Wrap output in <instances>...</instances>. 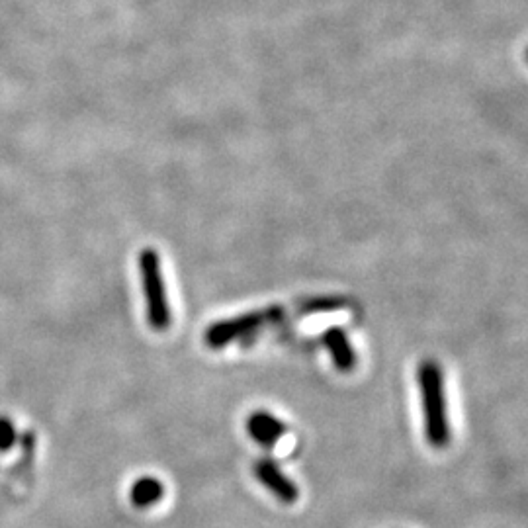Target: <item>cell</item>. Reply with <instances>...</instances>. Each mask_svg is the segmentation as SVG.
I'll return each instance as SVG.
<instances>
[{"label": "cell", "mask_w": 528, "mask_h": 528, "mask_svg": "<svg viewBox=\"0 0 528 528\" xmlns=\"http://www.w3.org/2000/svg\"><path fill=\"white\" fill-rule=\"evenodd\" d=\"M417 382H419L421 403H423L425 437L431 446L444 448L450 442L452 429L448 421L444 378H442L439 364L435 360H425L417 370Z\"/></svg>", "instance_id": "cell-1"}, {"label": "cell", "mask_w": 528, "mask_h": 528, "mask_svg": "<svg viewBox=\"0 0 528 528\" xmlns=\"http://www.w3.org/2000/svg\"><path fill=\"white\" fill-rule=\"evenodd\" d=\"M139 274H141V286L145 296V309H147V321L155 331H167L173 323V311L169 304L163 270H161V259L155 249H143L139 255Z\"/></svg>", "instance_id": "cell-2"}, {"label": "cell", "mask_w": 528, "mask_h": 528, "mask_svg": "<svg viewBox=\"0 0 528 528\" xmlns=\"http://www.w3.org/2000/svg\"><path fill=\"white\" fill-rule=\"evenodd\" d=\"M288 313L286 309L280 306H272V308L257 309V311H249V313H241L237 317H229V319H221L218 323H212L204 335V341L208 343V347L212 349H221L227 347L233 341L239 339H247L255 333H259L264 325L276 323L280 319H284Z\"/></svg>", "instance_id": "cell-3"}, {"label": "cell", "mask_w": 528, "mask_h": 528, "mask_svg": "<svg viewBox=\"0 0 528 528\" xmlns=\"http://www.w3.org/2000/svg\"><path fill=\"white\" fill-rule=\"evenodd\" d=\"M255 478L261 482V484L274 495L278 497L282 503L286 505H292L298 501L300 497V491H298V485L294 484L284 472L282 468L274 462V460H259L255 464Z\"/></svg>", "instance_id": "cell-4"}, {"label": "cell", "mask_w": 528, "mask_h": 528, "mask_svg": "<svg viewBox=\"0 0 528 528\" xmlns=\"http://www.w3.org/2000/svg\"><path fill=\"white\" fill-rule=\"evenodd\" d=\"M325 349L331 354V360L337 370L351 372L356 366V352L352 349L351 339L343 327H329L321 337Z\"/></svg>", "instance_id": "cell-5"}, {"label": "cell", "mask_w": 528, "mask_h": 528, "mask_svg": "<svg viewBox=\"0 0 528 528\" xmlns=\"http://www.w3.org/2000/svg\"><path fill=\"white\" fill-rule=\"evenodd\" d=\"M249 435L263 446H274L286 435V425L268 411H255L247 421Z\"/></svg>", "instance_id": "cell-6"}, {"label": "cell", "mask_w": 528, "mask_h": 528, "mask_svg": "<svg viewBox=\"0 0 528 528\" xmlns=\"http://www.w3.org/2000/svg\"><path fill=\"white\" fill-rule=\"evenodd\" d=\"M163 493H165V487H163V484L157 478L143 476L137 482H133L130 499H132L135 507L145 509V507L155 505L163 497Z\"/></svg>", "instance_id": "cell-7"}, {"label": "cell", "mask_w": 528, "mask_h": 528, "mask_svg": "<svg viewBox=\"0 0 528 528\" xmlns=\"http://www.w3.org/2000/svg\"><path fill=\"white\" fill-rule=\"evenodd\" d=\"M16 444V427L8 417H0V452H8Z\"/></svg>", "instance_id": "cell-8"}]
</instances>
